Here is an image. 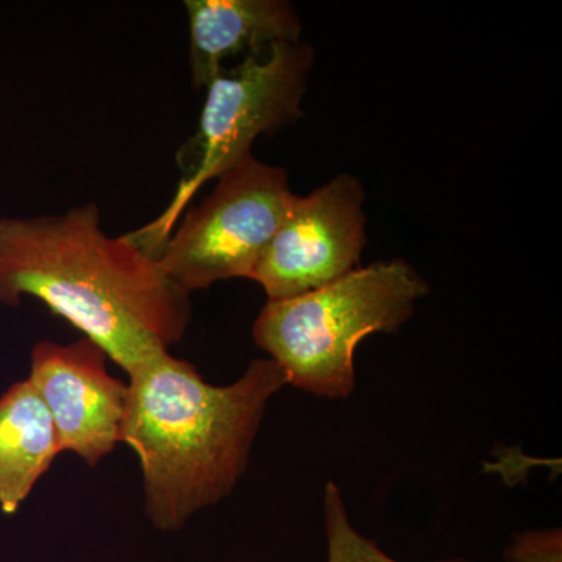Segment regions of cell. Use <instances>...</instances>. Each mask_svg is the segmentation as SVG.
Instances as JSON below:
<instances>
[{
	"label": "cell",
	"mask_w": 562,
	"mask_h": 562,
	"mask_svg": "<svg viewBox=\"0 0 562 562\" xmlns=\"http://www.w3.org/2000/svg\"><path fill=\"white\" fill-rule=\"evenodd\" d=\"M43 302L128 373L183 339L191 295L127 235H106L95 203L0 217V305Z\"/></svg>",
	"instance_id": "obj_1"
},
{
	"label": "cell",
	"mask_w": 562,
	"mask_h": 562,
	"mask_svg": "<svg viewBox=\"0 0 562 562\" xmlns=\"http://www.w3.org/2000/svg\"><path fill=\"white\" fill-rule=\"evenodd\" d=\"M286 384L280 366L265 358L235 383L214 386L169 350L128 373L122 443L138 457L144 506L155 528L180 531L232 494L268 403Z\"/></svg>",
	"instance_id": "obj_2"
},
{
	"label": "cell",
	"mask_w": 562,
	"mask_h": 562,
	"mask_svg": "<svg viewBox=\"0 0 562 562\" xmlns=\"http://www.w3.org/2000/svg\"><path fill=\"white\" fill-rule=\"evenodd\" d=\"M428 291L409 262H373L299 297L268 301L255 321L254 339L288 384L319 397H349L358 344L401 330Z\"/></svg>",
	"instance_id": "obj_3"
},
{
	"label": "cell",
	"mask_w": 562,
	"mask_h": 562,
	"mask_svg": "<svg viewBox=\"0 0 562 562\" xmlns=\"http://www.w3.org/2000/svg\"><path fill=\"white\" fill-rule=\"evenodd\" d=\"M313 65L312 44L299 41L277 44L266 54L222 69L205 88L198 131L180 151L183 177L171 202L157 220L127 233L128 238L157 260L203 184L251 157V147L260 136L301 120Z\"/></svg>",
	"instance_id": "obj_4"
},
{
	"label": "cell",
	"mask_w": 562,
	"mask_h": 562,
	"mask_svg": "<svg viewBox=\"0 0 562 562\" xmlns=\"http://www.w3.org/2000/svg\"><path fill=\"white\" fill-rule=\"evenodd\" d=\"M216 180L157 255L161 271L190 295L220 281L250 280L295 198L286 171L254 155Z\"/></svg>",
	"instance_id": "obj_5"
},
{
	"label": "cell",
	"mask_w": 562,
	"mask_h": 562,
	"mask_svg": "<svg viewBox=\"0 0 562 562\" xmlns=\"http://www.w3.org/2000/svg\"><path fill=\"white\" fill-rule=\"evenodd\" d=\"M366 191L342 173L308 195L295 194L251 281L269 301L299 297L360 268L366 241Z\"/></svg>",
	"instance_id": "obj_6"
},
{
	"label": "cell",
	"mask_w": 562,
	"mask_h": 562,
	"mask_svg": "<svg viewBox=\"0 0 562 562\" xmlns=\"http://www.w3.org/2000/svg\"><path fill=\"white\" fill-rule=\"evenodd\" d=\"M109 355L90 339L41 341L31 353L33 384L49 409L63 452L95 468L122 443L128 382L111 375Z\"/></svg>",
	"instance_id": "obj_7"
},
{
	"label": "cell",
	"mask_w": 562,
	"mask_h": 562,
	"mask_svg": "<svg viewBox=\"0 0 562 562\" xmlns=\"http://www.w3.org/2000/svg\"><path fill=\"white\" fill-rule=\"evenodd\" d=\"M192 87L205 90L236 57L299 43L302 21L284 0H187Z\"/></svg>",
	"instance_id": "obj_8"
},
{
	"label": "cell",
	"mask_w": 562,
	"mask_h": 562,
	"mask_svg": "<svg viewBox=\"0 0 562 562\" xmlns=\"http://www.w3.org/2000/svg\"><path fill=\"white\" fill-rule=\"evenodd\" d=\"M63 453L49 409L27 380L0 395V512L13 516Z\"/></svg>",
	"instance_id": "obj_9"
},
{
	"label": "cell",
	"mask_w": 562,
	"mask_h": 562,
	"mask_svg": "<svg viewBox=\"0 0 562 562\" xmlns=\"http://www.w3.org/2000/svg\"><path fill=\"white\" fill-rule=\"evenodd\" d=\"M325 530L328 542L327 562H398L351 527L341 492L335 483H328L325 490Z\"/></svg>",
	"instance_id": "obj_10"
},
{
	"label": "cell",
	"mask_w": 562,
	"mask_h": 562,
	"mask_svg": "<svg viewBox=\"0 0 562 562\" xmlns=\"http://www.w3.org/2000/svg\"><path fill=\"white\" fill-rule=\"evenodd\" d=\"M508 562H562L561 530H539L516 536L506 553Z\"/></svg>",
	"instance_id": "obj_11"
}]
</instances>
